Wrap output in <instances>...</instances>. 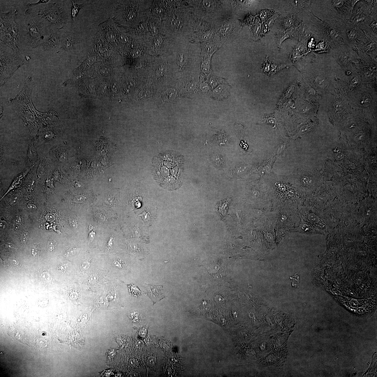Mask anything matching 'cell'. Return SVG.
<instances>
[{"mask_svg":"<svg viewBox=\"0 0 377 377\" xmlns=\"http://www.w3.org/2000/svg\"><path fill=\"white\" fill-rule=\"evenodd\" d=\"M37 173L39 177L42 176L44 174V168L41 164L39 165L38 168L37 169Z\"/></svg>","mask_w":377,"mask_h":377,"instance_id":"41","label":"cell"},{"mask_svg":"<svg viewBox=\"0 0 377 377\" xmlns=\"http://www.w3.org/2000/svg\"><path fill=\"white\" fill-rule=\"evenodd\" d=\"M20 53L4 49L1 47V86L6 83L13 73L24 63Z\"/></svg>","mask_w":377,"mask_h":377,"instance_id":"6","label":"cell"},{"mask_svg":"<svg viewBox=\"0 0 377 377\" xmlns=\"http://www.w3.org/2000/svg\"><path fill=\"white\" fill-rule=\"evenodd\" d=\"M230 86L223 82L214 88L211 92V96L216 100H224L230 96Z\"/></svg>","mask_w":377,"mask_h":377,"instance_id":"11","label":"cell"},{"mask_svg":"<svg viewBox=\"0 0 377 377\" xmlns=\"http://www.w3.org/2000/svg\"><path fill=\"white\" fill-rule=\"evenodd\" d=\"M229 201H229L228 200L227 201L221 202L218 205V211L222 217H224L226 215Z\"/></svg>","mask_w":377,"mask_h":377,"instance_id":"20","label":"cell"},{"mask_svg":"<svg viewBox=\"0 0 377 377\" xmlns=\"http://www.w3.org/2000/svg\"><path fill=\"white\" fill-rule=\"evenodd\" d=\"M141 54V51L139 49H137L132 51V55L133 57H136L140 55Z\"/></svg>","mask_w":377,"mask_h":377,"instance_id":"45","label":"cell"},{"mask_svg":"<svg viewBox=\"0 0 377 377\" xmlns=\"http://www.w3.org/2000/svg\"><path fill=\"white\" fill-rule=\"evenodd\" d=\"M223 82V80H221V78L216 77L215 76H212L209 79V83L210 88L213 89L218 85L222 83L221 82Z\"/></svg>","mask_w":377,"mask_h":377,"instance_id":"21","label":"cell"},{"mask_svg":"<svg viewBox=\"0 0 377 377\" xmlns=\"http://www.w3.org/2000/svg\"><path fill=\"white\" fill-rule=\"evenodd\" d=\"M129 289H130V292H131V293L132 295H137L140 294V290L138 289L137 286L134 285L130 286H129Z\"/></svg>","mask_w":377,"mask_h":377,"instance_id":"37","label":"cell"},{"mask_svg":"<svg viewBox=\"0 0 377 377\" xmlns=\"http://www.w3.org/2000/svg\"><path fill=\"white\" fill-rule=\"evenodd\" d=\"M28 156L29 158L31 160L33 159L36 156L35 149L30 144L29 148Z\"/></svg>","mask_w":377,"mask_h":377,"instance_id":"31","label":"cell"},{"mask_svg":"<svg viewBox=\"0 0 377 377\" xmlns=\"http://www.w3.org/2000/svg\"><path fill=\"white\" fill-rule=\"evenodd\" d=\"M148 287L146 293L150 297L154 304L158 301L165 298L162 293L163 286L161 285H154L148 284Z\"/></svg>","mask_w":377,"mask_h":377,"instance_id":"13","label":"cell"},{"mask_svg":"<svg viewBox=\"0 0 377 377\" xmlns=\"http://www.w3.org/2000/svg\"><path fill=\"white\" fill-rule=\"evenodd\" d=\"M69 224L72 228L76 229L78 227L77 223L75 219H71L69 221Z\"/></svg>","mask_w":377,"mask_h":377,"instance_id":"42","label":"cell"},{"mask_svg":"<svg viewBox=\"0 0 377 377\" xmlns=\"http://www.w3.org/2000/svg\"><path fill=\"white\" fill-rule=\"evenodd\" d=\"M214 44L211 43H207L204 46V51L206 53L210 55L215 51L216 47Z\"/></svg>","mask_w":377,"mask_h":377,"instance_id":"28","label":"cell"},{"mask_svg":"<svg viewBox=\"0 0 377 377\" xmlns=\"http://www.w3.org/2000/svg\"><path fill=\"white\" fill-rule=\"evenodd\" d=\"M366 35L356 24L349 20L345 21V40L346 44L352 47L358 49L363 42Z\"/></svg>","mask_w":377,"mask_h":377,"instance_id":"7","label":"cell"},{"mask_svg":"<svg viewBox=\"0 0 377 377\" xmlns=\"http://www.w3.org/2000/svg\"><path fill=\"white\" fill-rule=\"evenodd\" d=\"M297 17L294 15L285 18L282 23L283 28L284 29L283 30H285L293 26L295 23H297Z\"/></svg>","mask_w":377,"mask_h":377,"instance_id":"18","label":"cell"},{"mask_svg":"<svg viewBox=\"0 0 377 377\" xmlns=\"http://www.w3.org/2000/svg\"><path fill=\"white\" fill-rule=\"evenodd\" d=\"M277 17V16H273V17L272 18L269 19V20H268L266 23H265V24H264L263 28V31L262 32V33L263 34L266 33L267 30L269 29L270 27H271L272 25L273 24L274 22L275 21L276 18Z\"/></svg>","mask_w":377,"mask_h":377,"instance_id":"29","label":"cell"},{"mask_svg":"<svg viewBox=\"0 0 377 377\" xmlns=\"http://www.w3.org/2000/svg\"><path fill=\"white\" fill-rule=\"evenodd\" d=\"M41 279L45 282H50L52 278L51 275L48 272H44L41 274Z\"/></svg>","mask_w":377,"mask_h":377,"instance_id":"32","label":"cell"},{"mask_svg":"<svg viewBox=\"0 0 377 377\" xmlns=\"http://www.w3.org/2000/svg\"><path fill=\"white\" fill-rule=\"evenodd\" d=\"M91 263L90 261L88 260H85L81 263L80 266V268L82 271H86L91 266Z\"/></svg>","mask_w":377,"mask_h":377,"instance_id":"30","label":"cell"},{"mask_svg":"<svg viewBox=\"0 0 377 377\" xmlns=\"http://www.w3.org/2000/svg\"><path fill=\"white\" fill-rule=\"evenodd\" d=\"M202 70L205 74L208 73L210 68V59L209 58H204L201 64Z\"/></svg>","mask_w":377,"mask_h":377,"instance_id":"22","label":"cell"},{"mask_svg":"<svg viewBox=\"0 0 377 377\" xmlns=\"http://www.w3.org/2000/svg\"><path fill=\"white\" fill-rule=\"evenodd\" d=\"M124 16V19L128 22H131V21H134V20L136 17V12L133 10H130L129 11L127 12L125 14Z\"/></svg>","mask_w":377,"mask_h":377,"instance_id":"27","label":"cell"},{"mask_svg":"<svg viewBox=\"0 0 377 377\" xmlns=\"http://www.w3.org/2000/svg\"><path fill=\"white\" fill-rule=\"evenodd\" d=\"M7 245L8 247L10 248L13 249L15 248V246H14V245L11 243H7Z\"/></svg>","mask_w":377,"mask_h":377,"instance_id":"54","label":"cell"},{"mask_svg":"<svg viewBox=\"0 0 377 377\" xmlns=\"http://www.w3.org/2000/svg\"><path fill=\"white\" fill-rule=\"evenodd\" d=\"M48 302L46 300H40L39 302V304L41 306L44 307L47 305Z\"/></svg>","mask_w":377,"mask_h":377,"instance_id":"48","label":"cell"},{"mask_svg":"<svg viewBox=\"0 0 377 377\" xmlns=\"http://www.w3.org/2000/svg\"><path fill=\"white\" fill-rule=\"evenodd\" d=\"M315 82L317 85L321 88H324L327 86L328 81L325 78L321 75L317 76L315 79Z\"/></svg>","mask_w":377,"mask_h":377,"instance_id":"24","label":"cell"},{"mask_svg":"<svg viewBox=\"0 0 377 377\" xmlns=\"http://www.w3.org/2000/svg\"><path fill=\"white\" fill-rule=\"evenodd\" d=\"M29 234L26 232H23L20 237L21 242L23 244H26L29 237Z\"/></svg>","mask_w":377,"mask_h":377,"instance_id":"33","label":"cell"},{"mask_svg":"<svg viewBox=\"0 0 377 377\" xmlns=\"http://www.w3.org/2000/svg\"><path fill=\"white\" fill-rule=\"evenodd\" d=\"M345 20H317V35L319 38L327 43L329 50L347 44L345 40Z\"/></svg>","mask_w":377,"mask_h":377,"instance_id":"3","label":"cell"},{"mask_svg":"<svg viewBox=\"0 0 377 377\" xmlns=\"http://www.w3.org/2000/svg\"><path fill=\"white\" fill-rule=\"evenodd\" d=\"M27 207L29 209H30V210H35L36 209V206L35 205H34L33 204H30L27 205Z\"/></svg>","mask_w":377,"mask_h":377,"instance_id":"52","label":"cell"},{"mask_svg":"<svg viewBox=\"0 0 377 377\" xmlns=\"http://www.w3.org/2000/svg\"><path fill=\"white\" fill-rule=\"evenodd\" d=\"M356 1H322L320 3L322 20H349Z\"/></svg>","mask_w":377,"mask_h":377,"instance_id":"4","label":"cell"},{"mask_svg":"<svg viewBox=\"0 0 377 377\" xmlns=\"http://www.w3.org/2000/svg\"><path fill=\"white\" fill-rule=\"evenodd\" d=\"M271 65L270 61L268 60V56H267L262 67L261 69V71L266 75H270Z\"/></svg>","mask_w":377,"mask_h":377,"instance_id":"23","label":"cell"},{"mask_svg":"<svg viewBox=\"0 0 377 377\" xmlns=\"http://www.w3.org/2000/svg\"><path fill=\"white\" fill-rule=\"evenodd\" d=\"M124 264L123 261L121 260H115L113 261L112 265L113 267L117 268H122Z\"/></svg>","mask_w":377,"mask_h":377,"instance_id":"36","label":"cell"},{"mask_svg":"<svg viewBox=\"0 0 377 377\" xmlns=\"http://www.w3.org/2000/svg\"><path fill=\"white\" fill-rule=\"evenodd\" d=\"M48 248L50 252H52L55 249V243L53 239L49 240L47 244Z\"/></svg>","mask_w":377,"mask_h":377,"instance_id":"35","label":"cell"},{"mask_svg":"<svg viewBox=\"0 0 377 377\" xmlns=\"http://www.w3.org/2000/svg\"><path fill=\"white\" fill-rule=\"evenodd\" d=\"M17 198H12L11 200L10 201V205L13 206L15 205L17 203Z\"/></svg>","mask_w":377,"mask_h":377,"instance_id":"51","label":"cell"},{"mask_svg":"<svg viewBox=\"0 0 377 377\" xmlns=\"http://www.w3.org/2000/svg\"><path fill=\"white\" fill-rule=\"evenodd\" d=\"M371 58L377 55V38L366 36L363 42L357 49Z\"/></svg>","mask_w":377,"mask_h":377,"instance_id":"10","label":"cell"},{"mask_svg":"<svg viewBox=\"0 0 377 377\" xmlns=\"http://www.w3.org/2000/svg\"><path fill=\"white\" fill-rule=\"evenodd\" d=\"M359 83V79L357 77H355L351 81L350 85L354 87L356 86Z\"/></svg>","mask_w":377,"mask_h":377,"instance_id":"44","label":"cell"},{"mask_svg":"<svg viewBox=\"0 0 377 377\" xmlns=\"http://www.w3.org/2000/svg\"><path fill=\"white\" fill-rule=\"evenodd\" d=\"M71 294V295H70V298L71 299L75 300V299H78L79 297L78 293L74 292V293H72Z\"/></svg>","mask_w":377,"mask_h":377,"instance_id":"49","label":"cell"},{"mask_svg":"<svg viewBox=\"0 0 377 377\" xmlns=\"http://www.w3.org/2000/svg\"><path fill=\"white\" fill-rule=\"evenodd\" d=\"M85 197L82 196H75L74 199V201L77 203H81L83 202L85 200Z\"/></svg>","mask_w":377,"mask_h":377,"instance_id":"43","label":"cell"},{"mask_svg":"<svg viewBox=\"0 0 377 377\" xmlns=\"http://www.w3.org/2000/svg\"><path fill=\"white\" fill-rule=\"evenodd\" d=\"M48 1H42V0H40V1H38V2H37L36 3H29L28 4V5L29 7H32V6H35V5H37L39 4L47 3V2H48Z\"/></svg>","mask_w":377,"mask_h":377,"instance_id":"47","label":"cell"},{"mask_svg":"<svg viewBox=\"0 0 377 377\" xmlns=\"http://www.w3.org/2000/svg\"><path fill=\"white\" fill-rule=\"evenodd\" d=\"M38 15H40L51 24L59 26L64 23L61 9L54 5L39 11Z\"/></svg>","mask_w":377,"mask_h":377,"instance_id":"9","label":"cell"},{"mask_svg":"<svg viewBox=\"0 0 377 377\" xmlns=\"http://www.w3.org/2000/svg\"><path fill=\"white\" fill-rule=\"evenodd\" d=\"M376 74L374 72L371 71H369L364 73L363 75V76L365 78L367 79H371L374 78L376 76Z\"/></svg>","mask_w":377,"mask_h":377,"instance_id":"38","label":"cell"},{"mask_svg":"<svg viewBox=\"0 0 377 377\" xmlns=\"http://www.w3.org/2000/svg\"><path fill=\"white\" fill-rule=\"evenodd\" d=\"M29 171V169L28 168L25 169L24 171H23V173H21V174L19 175L16 178L15 180H14L13 183L12 184V185H11L10 187V188L8 189V192H7L6 194H5L3 197H4V196L6 195V194H8V193L10 191L12 190V189L17 188V187H19L20 185L22 183L23 180H24V178L25 177V176H26L27 174H28ZM3 197L2 198H3Z\"/></svg>","mask_w":377,"mask_h":377,"instance_id":"16","label":"cell"},{"mask_svg":"<svg viewBox=\"0 0 377 377\" xmlns=\"http://www.w3.org/2000/svg\"><path fill=\"white\" fill-rule=\"evenodd\" d=\"M33 87L32 77H28L20 92L15 98L11 99L10 101L27 125L36 129L39 121L43 120L45 113L37 111L32 104L31 96Z\"/></svg>","mask_w":377,"mask_h":377,"instance_id":"2","label":"cell"},{"mask_svg":"<svg viewBox=\"0 0 377 377\" xmlns=\"http://www.w3.org/2000/svg\"><path fill=\"white\" fill-rule=\"evenodd\" d=\"M43 39L41 27L38 21L30 20L27 28V44L32 48L37 47Z\"/></svg>","mask_w":377,"mask_h":377,"instance_id":"8","label":"cell"},{"mask_svg":"<svg viewBox=\"0 0 377 377\" xmlns=\"http://www.w3.org/2000/svg\"><path fill=\"white\" fill-rule=\"evenodd\" d=\"M17 11L13 10L1 14V41L14 51L20 53L18 27L14 18Z\"/></svg>","mask_w":377,"mask_h":377,"instance_id":"5","label":"cell"},{"mask_svg":"<svg viewBox=\"0 0 377 377\" xmlns=\"http://www.w3.org/2000/svg\"><path fill=\"white\" fill-rule=\"evenodd\" d=\"M22 221V218L21 216H18L15 219V221L17 223H21Z\"/></svg>","mask_w":377,"mask_h":377,"instance_id":"53","label":"cell"},{"mask_svg":"<svg viewBox=\"0 0 377 377\" xmlns=\"http://www.w3.org/2000/svg\"><path fill=\"white\" fill-rule=\"evenodd\" d=\"M208 86V85L207 84L204 83L202 85L201 89L202 92L204 93V94H207L209 92V91H210V88H209Z\"/></svg>","mask_w":377,"mask_h":377,"instance_id":"39","label":"cell"},{"mask_svg":"<svg viewBox=\"0 0 377 377\" xmlns=\"http://www.w3.org/2000/svg\"><path fill=\"white\" fill-rule=\"evenodd\" d=\"M73 6H72L71 16L72 20L74 23L75 22L76 17L78 14L79 11L82 8L83 4H78L75 1H72Z\"/></svg>","mask_w":377,"mask_h":377,"instance_id":"19","label":"cell"},{"mask_svg":"<svg viewBox=\"0 0 377 377\" xmlns=\"http://www.w3.org/2000/svg\"><path fill=\"white\" fill-rule=\"evenodd\" d=\"M273 11L272 10H266L262 11L260 14V17L261 20L263 22L265 21L273 15Z\"/></svg>","mask_w":377,"mask_h":377,"instance_id":"26","label":"cell"},{"mask_svg":"<svg viewBox=\"0 0 377 377\" xmlns=\"http://www.w3.org/2000/svg\"><path fill=\"white\" fill-rule=\"evenodd\" d=\"M288 66V64L276 65L272 64L271 65L270 75H272L276 73L277 72L286 67Z\"/></svg>","mask_w":377,"mask_h":377,"instance_id":"25","label":"cell"},{"mask_svg":"<svg viewBox=\"0 0 377 377\" xmlns=\"http://www.w3.org/2000/svg\"><path fill=\"white\" fill-rule=\"evenodd\" d=\"M162 42V39L161 38H159L156 39V40L155 41L154 43L156 45V46H158L159 45L161 44Z\"/></svg>","mask_w":377,"mask_h":377,"instance_id":"50","label":"cell"},{"mask_svg":"<svg viewBox=\"0 0 377 377\" xmlns=\"http://www.w3.org/2000/svg\"><path fill=\"white\" fill-rule=\"evenodd\" d=\"M181 156L173 151L163 152L152 161L153 177L162 187L169 190L178 189L181 183Z\"/></svg>","mask_w":377,"mask_h":377,"instance_id":"1","label":"cell"},{"mask_svg":"<svg viewBox=\"0 0 377 377\" xmlns=\"http://www.w3.org/2000/svg\"><path fill=\"white\" fill-rule=\"evenodd\" d=\"M261 28V23H258L257 25H256L255 27V30H254L253 31L254 32H253V34L254 35V36H255H255L258 35L259 33L260 30Z\"/></svg>","mask_w":377,"mask_h":377,"instance_id":"40","label":"cell"},{"mask_svg":"<svg viewBox=\"0 0 377 377\" xmlns=\"http://www.w3.org/2000/svg\"><path fill=\"white\" fill-rule=\"evenodd\" d=\"M235 24L233 21L225 23L221 25L219 30V33L223 41H226L231 39L235 32Z\"/></svg>","mask_w":377,"mask_h":377,"instance_id":"12","label":"cell"},{"mask_svg":"<svg viewBox=\"0 0 377 377\" xmlns=\"http://www.w3.org/2000/svg\"><path fill=\"white\" fill-rule=\"evenodd\" d=\"M77 43V39L75 34L73 32L66 33L63 37L61 42V49L68 50L74 47Z\"/></svg>","mask_w":377,"mask_h":377,"instance_id":"14","label":"cell"},{"mask_svg":"<svg viewBox=\"0 0 377 377\" xmlns=\"http://www.w3.org/2000/svg\"><path fill=\"white\" fill-rule=\"evenodd\" d=\"M59 42L60 41L57 34L55 33H52L43 43V49L49 50L55 49L58 46Z\"/></svg>","mask_w":377,"mask_h":377,"instance_id":"15","label":"cell"},{"mask_svg":"<svg viewBox=\"0 0 377 377\" xmlns=\"http://www.w3.org/2000/svg\"><path fill=\"white\" fill-rule=\"evenodd\" d=\"M202 6L204 11L206 12H213L216 11V7L218 6V1H202Z\"/></svg>","mask_w":377,"mask_h":377,"instance_id":"17","label":"cell"},{"mask_svg":"<svg viewBox=\"0 0 377 377\" xmlns=\"http://www.w3.org/2000/svg\"><path fill=\"white\" fill-rule=\"evenodd\" d=\"M334 108L337 110H340L342 107V104L340 102H336L334 104Z\"/></svg>","mask_w":377,"mask_h":377,"instance_id":"46","label":"cell"},{"mask_svg":"<svg viewBox=\"0 0 377 377\" xmlns=\"http://www.w3.org/2000/svg\"><path fill=\"white\" fill-rule=\"evenodd\" d=\"M371 100L369 97H364L362 98L361 102L362 105L365 107H367L371 104Z\"/></svg>","mask_w":377,"mask_h":377,"instance_id":"34","label":"cell"}]
</instances>
